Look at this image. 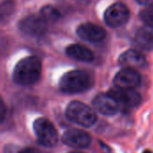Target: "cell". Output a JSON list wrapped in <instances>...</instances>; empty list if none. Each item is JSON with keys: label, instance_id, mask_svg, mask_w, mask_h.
<instances>
[{"label": "cell", "instance_id": "6da1fadb", "mask_svg": "<svg viewBox=\"0 0 153 153\" xmlns=\"http://www.w3.org/2000/svg\"><path fill=\"white\" fill-rule=\"evenodd\" d=\"M42 61L36 56H28L17 62L13 71L14 81L21 86L37 83L42 76Z\"/></svg>", "mask_w": 153, "mask_h": 153}, {"label": "cell", "instance_id": "7a4b0ae2", "mask_svg": "<svg viewBox=\"0 0 153 153\" xmlns=\"http://www.w3.org/2000/svg\"><path fill=\"white\" fill-rule=\"evenodd\" d=\"M93 76L86 70L74 69L62 75L59 88L65 94H79L85 92L93 86Z\"/></svg>", "mask_w": 153, "mask_h": 153}, {"label": "cell", "instance_id": "3957f363", "mask_svg": "<svg viewBox=\"0 0 153 153\" xmlns=\"http://www.w3.org/2000/svg\"><path fill=\"white\" fill-rule=\"evenodd\" d=\"M65 114L70 122L88 128L93 126L97 120L96 112L80 101L70 102L67 105Z\"/></svg>", "mask_w": 153, "mask_h": 153}, {"label": "cell", "instance_id": "277c9868", "mask_svg": "<svg viewBox=\"0 0 153 153\" xmlns=\"http://www.w3.org/2000/svg\"><path fill=\"white\" fill-rule=\"evenodd\" d=\"M33 131L39 143L44 147H53L59 140V134L55 126L47 118L36 119L33 123Z\"/></svg>", "mask_w": 153, "mask_h": 153}, {"label": "cell", "instance_id": "5b68a950", "mask_svg": "<svg viewBox=\"0 0 153 153\" xmlns=\"http://www.w3.org/2000/svg\"><path fill=\"white\" fill-rule=\"evenodd\" d=\"M130 18L129 8L121 2H116L109 6L104 13L105 24L113 28L121 27L125 25Z\"/></svg>", "mask_w": 153, "mask_h": 153}, {"label": "cell", "instance_id": "8992f818", "mask_svg": "<svg viewBox=\"0 0 153 153\" xmlns=\"http://www.w3.org/2000/svg\"><path fill=\"white\" fill-rule=\"evenodd\" d=\"M48 25L49 23L39 13L23 18L19 23V29L25 34L30 36H41L46 33Z\"/></svg>", "mask_w": 153, "mask_h": 153}, {"label": "cell", "instance_id": "52a82bcc", "mask_svg": "<svg viewBox=\"0 0 153 153\" xmlns=\"http://www.w3.org/2000/svg\"><path fill=\"white\" fill-rule=\"evenodd\" d=\"M121 105V109L134 108L141 103L140 95L134 88H124L115 87L108 91Z\"/></svg>", "mask_w": 153, "mask_h": 153}, {"label": "cell", "instance_id": "ba28073f", "mask_svg": "<svg viewBox=\"0 0 153 153\" xmlns=\"http://www.w3.org/2000/svg\"><path fill=\"white\" fill-rule=\"evenodd\" d=\"M62 142L71 148L84 149L90 146L92 137L84 130L68 129L62 135Z\"/></svg>", "mask_w": 153, "mask_h": 153}, {"label": "cell", "instance_id": "9c48e42d", "mask_svg": "<svg viewBox=\"0 0 153 153\" xmlns=\"http://www.w3.org/2000/svg\"><path fill=\"white\" fill-rule=\"evenodd\" d=\"M93 106L100 114L107 116L114 115L121 110V105L108 92L98 94L93 99Z\"/></svg>", "mask_w": 153, "mask_h": 153}, {"label": "cell", "instance_id": "30bf717a", "mask_svg": "<svg viewBox=\"0 0 153 153\" xmlns=\"http://www.w3.org/2000/svg\"><path fill=\"white\" fill-rule=\"evenodd\" d=\"M79 38L89 42H100L106 37V31L100 25L93 23H84L76 28Z\"/></svg>", "mask_w": 153, "mask_h": 153}, {"label": "cell", "instance_id": "8fae6325", "mask_svg": "<svg viewBox=\"0 0 153 153\" xmlns=\"http://www.w3.org/2000/svg\"><path fill=\"white\" fill-rule=\"evenodd\" d=\"M141 82V76L137 69L123 68L114 76V83L115 87L124 88H135Z\"/></svg>", "mask_w": 153, "mask_h": 153}, {"label": "cell", "instance_id": "7c38bea8", "mask_svg": "<svg viewBox=\"0 0 153 153\" xmlns=\"http://www.w3.org/2000/svg\"><path fill=\"white\" fill-rule=\"evenodd\" d=\"M119 64L123 68H142L147 65V60L145 56L136 50H128L122 53L118 59Z\"/></svg>", "mask_w": 153, "mask_h": 153}, {"label": "cell", "instance_id": "4fadbf2b", "mask_svg": "<svg viewBox=\"0 0 153 153\" xmlns=\"http://www.w3.org/2000/svg\"><path fill=\"white\" fill-rule=\"evenodd\" d=\"M65 52L68 57L76 60H79V61L91 62L94 60L93 52L86 46H83L78 43H73V44H69L68 46H67Z\"/></svg>", "mask_w": 153, "mask_h": 153}, {"label": "cell", "instance_id": "5bb4252c", "mask_svg": "<svg viewBox=\"0 0 153 153\" xmlns=\"http://www.w3.org/2000/svg\"><path fill=\"white\" fill-rule=\"evenodd\" d=\"M133 41L136 46L142 50H153V28L149 26L140 28L135 33Z\"/></svg>", "mask_w": 153, "mask_h": 153}, {"label": "cell", "instance_id": "9a60e30c", "mask_svg": "<svg viewBox=\"0 0 153 153\" xmlns=\"http://www.w3.org/2000/svg\"><path fill=\"white\" fill-rule=\"evenodd\" d=\"M15 11V4L12 0H6L0 3V24L8 21Z\"/></svg>", "mask_w": 153, "mask_h": 153}, {"label": "cell", "instance_id": "2e32d148", "mask_svg": "<svg viewBox=\"0 0 153 153\" xmlns=\"http://www.w3.org/2000/svg\"><path fill=\"white\" fill-rule=\"evenodd\" d=\"M40 14L44 17V19L49 24L57 22L59 19V17H60V13H59V9H57L55 7L51 6V5L43 7L41 9Z\"/></svg>", "mask_w": 153, "mask_h": 153}, {"label": "cell", "instance_id": "e0dca14e", "mask_svg": "<svg viewBox=\"0 0 153 153\" xmlns=\"http://www.w3.org/2000/svg\"><path fill=\"white\" fill-rule=\"evenodd\" d=\"M140 20L149 27L153 28V6L147 7L140 12Z\"/></svg>", "mask_w": 153, "mask_h": 153}, {"label": "cell", "instance_id": "ac0fdd59", "mask_svg": "<svg viewBox=\"0 0 153 153\" xmlns=\"http://www.w3.org/2000/svg\"><path fill=\"white\" fill-rule=\"evenodd\" d=\"M7 153H41L34 148L27 147V148H19L16 149L14 146H10V148H7Z\"/></svg>", "mask_w": 153, "mask_h": 153}, {"label": "cell", "instance_id": "d6986e66", "mask_svg": "<svg viewBox=\"0 0 153 153\" xmlns=\"http://www.w3.org/2000/svg\"><path fill=\"white\" fill-rule=\"evenodd\" d=\"M7 114V106L3 100V98L0 97V123H2Z\"/></svg>", "mask_w": 153, "mask_h": 153}, {"label": "cell", "instance_id": "ffe728a7", "mask_svg": "<svg viewBox=\"0 0 153 153\" xmlns=\"http://www.w3.org/2000/svg\"><path fill=\"white\" fill-rule=\"evenodd\" d=\"M135 1L141 6H145V7L153 6V0H135Z\"/></svg>", "mask_w": 153, "mask_h": 153}, {"label": "cell", "instance_id": "44dd1931", "mask_svg": "<svg viewBox=\"0 0 153 153\" xmlns=\"http://www.w3.org/2000/svg\"><path fill=\"white\" fill-rule=\"evenodd\" d=\"M142 153H153V152H152L151 150H149V149H146V150H144Z\"/></svg>", "mask_w": 153, "mask_h": 153}, {"label": "cell", "instance_id": "7402d4cb", "mask_svg": "<svg viewBox=\"0 0 153 153\" xmlns=\"http://www.w3.org/2000/svg\"><path fill=\"white\" fill-rule=\"evenodd\" d=\"M69 153H83V152H79V151H71Z\"/></svg>", "mask_w": 153, "mask_h": 153}]
</instances>
